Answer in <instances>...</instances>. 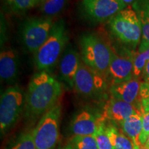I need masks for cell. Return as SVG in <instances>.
Returning a JSON list of instances; mask_svg holds the SVG:
<instances>
[{
    "label": "cell",
    "mask_w": 149,
    "mask_h": 149,
    "mask_svg": "<svg viewBox=\"0 0 149 149\" xmlns=\"http://www.w3.org/2000/svg\"><path fill=\"white\" fill-rule=\"evenodd\" d=\"M6 149H36L33 129L19 134L10 141Z\"/></svg>",
    "instance_id": "20"
},
{
    "label": "cell",
    "mask_w": 149,
    "mask_h": 149,
    "mask_svg": "<svg viewBox=\"0 0 149 149\" xmlns=\"http://www.w3.org/2000/svg\"><path fill=\"white\" fill-rule=\"evenodd\" d=\"M38 1H42V0H38Z\"/></svg>",
    "instance_id": "33"
},
{
    "label": "cell",
    "mask_w": 149,
    "mask_h": 149,
    "mask_svg": "<svg viewBox=\"0 0 149 149\" xmlns=\"http://www.w3.org/2000/svg\"><path fill=\"white\" fill-rule=\"evenodd\" d=\"M149 97V81H141L140 88L141 99Z\"/></svg>",
    "instance_id": "26"
},
{
    "label": "cell",
    "mask_w": 149,
    "mask_h": 149,
    "mask_svg": "<svg viewBox=\"0 0 149 149\" xmlns=\"http://www.w3.org/2000/svg\"><path fill=\"white\" fill-rule=\"evenodd\" d=\"M122 1L124 2V3H126V5L128 6V5H133L134 3L137 0H122Z\"/></svg>",
    "instance_id": "29"
},
{
    "label": "cell",
    "mask_w": 149,
    "mask_h": 149,
    "mask_svg": "<svg viewBox=\"0 0 149 149\" xmlns=\"http://www.w3.org/2000/svg\"><path fill=\"white\" fill-rule=\"evenodd\" d=\"M61 94V84L47 71L35 74L26 95V115L30 119L42 116L57 104Z\"/></svg>",
    "instance_id": "1"
},
{
    "label": "cell",
    "mask_w": 149,
    "mask_h": 149,
    "mask_svg": "<svg viewBox=\"0 0 149 149\" xmlns=\"http://www.w3.org/2000/svg\"><path fill=\"white\" fill-rule=\"evenodd\" d=\"M6 5L13 11H25L33 8L38 0H3Z\"/></svg>",
    "instance_id": "24"
},
{
    "label": "cell",
    "mask_w": 149,
    "mask_h": 149,
    "mask_svg": "<svg viewBox=\"0 0 149 149\" xmlns=\"http://www.w3.org/2000/svg\"><path fill=\"white\" fill-rule=\"evenodd\" d=\"M149 137V113H143L142 129L138 137V144L144 145Z\"/></svg>",
    "instance_id": "25"
},
{
    "label": "cell",
    "mask_w": 149,
    "mask_h": 149,
    "mask_svg": "<svg viewBox=\"0 0 149 149\" xmlns=\"http://www.w3.org/2000/svg\"><path fill=\"white\" fill-rule=\"evenodd\" d=\"M18 58L13 50H5L0 54V77L6 82H13L17 77Z\"/></svg>",
    "instance_id": "15"
},
{
    "label": "cell",
    "mask_w": 149,
    "mask_h": 149,
    "mask_svg": "<svg viewBox=\"0 0 149 149\" xmlns=\"http://www.w3.org/2000/svg\"><path fill=\"white\" fill-rule=\"evenodd\" d=\"M141 105L143 113H149V97L141 99Z\"/></svg>",
    "instance_id": "27"
},
{
    "label": "cell",
    "mask_w": 149,
    "mask_h": 149,
    "mask_svg": "<svg viewBox=\"0 0 149 149\" xmlns=\"http://www.w3.org/2000/svg\"><path fill=\"white\" fill-rule=\"evenodd\" d=\"M104 122L92 112L81 110L74 115L70 124V131L73 136L93 135L100 124Z\"/></svg>",
    "instance_id": "12"
},
{
    "label": "cell",
    "mask_w": 149,
    "mask_h": 149,
    "mask_svg": "<svg viewBox=\"0 0 149 149\" xmlns=\"http://www.w3.org/2000/svg\"><path fill=\"white\" fill-rule=\"evenodd\" d=\"M142 114L136 113L120 124L123 133L134 143H138V137L142 129Z\"/></svg>",
    "instance_id": "17"
},
{
    "label": "cell",
    "mask_w": 149,
    "mask_h": 149,
    "mask_svg": "<svg viewBox=\"0 0 149 149\" xmlns=\"http://www.w3.org/2000/svg\"><path fill=\"white\" fill-rule=\"evenodd\" d=\"M106 130L114 149H135L133 141L116 126L106 125Z\"/></svg>",
    "instance_id": "18"
},
{
    "label": "cell",
    "mask_w": 149,
    "mask_h": 149,
    "mask_svg": "<svg viewBox=\"0 0 149 149\" xmlns=\"http://www.w3.org/2000/svg\"><path fill=\"white\" fill-rule=\"evenodd\" d=\"M64 22L55 23L48 40L35 53V63L40 71L51 69L55 66L68 42Z\"/></svg>",
    "instance_id": "2"
},
{
    "label": "cell",
    "mask_w": 149,
    "mask_h": 149,
    "mask_svg": "<svg viewBox=\"0 0 149 149\" xmlns=\"http://www.w3.org/2000/svg\"><path fill=\"white\" fill-rule=\"evenodd\" d=\"M54 24L50 17L29 19L22 29V40L26 48L36 53L51 35Z\"/></svg>",
    "instance_id": "8"
},
{
    "label": "cell",
    "mask_w": 149,
    "mask_h": 149,
    "mask_svg": "<svg viewBox=\"0 0 149 149\" xmlns=\"http://www.w3.org/2000/svg\"><path fill=\"white\" fill-rule=\"evenodd\" d=\"M81 61L107 76L111 63L112 48L94 34H86L80 40Z\"/></svg>",
    "instance_id": "3"
},
{
    "label": "cell",
    "mask_w": 149,
    "mask_h": 149,
    "mask_svg": "<svg viewBox=\"0 0 149 149\" xmlns=\"http://www.w3.org/2000/svg\"><path fill=\"white\" fill-rule=\"evenodd\" d=\"M66 2V0H42L40 10L46 15H55L62 10Z\"/></svg>",
    "instance_id": "22"
},
{
    "label": "cell",
    "mask_w": 149,
    "mask_h": 149,
    "mask_svg": "<svg viewBox=\"0 0 149 149\" xmlns=\"http://www.w3.org/2000/svg\"><path fill=\"white\" fill-rule=\"evenodd\" d=\"M108 84L109 81L105 74L93 69L81 61L74 81L76 92L86 97H93L103 93Z\"/></svg>",
    "instance_id": "7"
},
{
    "label": "cell",
    "mask_w": 149,
    "mask_h": 149,
    "mask_svg": "<svg viewBox=\"0 0 149 149\" xmlns=\"http://www.w3.org/2000/svg\"><path fill=\"white\" fill-rule=\"evenodd\" d=\"M144 146H146V148L147 149H149V137H148V139H147L146 142V143H145Z\"/></svg>",
    "instance_id": "32"
},
{
    "label": "cell",
    "mask_w": 149,
    "mask_h": 149,
    "mask_svg": "<svg viewBox=\"0 0 149 149\" xmlns=\"http://www.w3.org/2000/svg\"><path fill=\"white\" fill-rule=\"evenodd\" d=\"M111 48V60L107 73L109 83L111 86L133 79L134 52L125 49L118 54Z\"/></svg>",
    "instance_id": "9"
},
{
    "label": "cell",
    "mask_w": 149,
    "mask_h": 149,
    "mask_svg": "<svg viewBox=\"0 0 149 149\" xmlns=\"http://www.w3.org/2000/svg\"><path fill=\"white\" fill-rule=\"evenodd\" d=\"M134 144H135V146L136 149H147L144 145L139 144L138 143H134Z\"/></svg>",
    "instance_id": "30"
},
{
    "label": "cell",
    "mask_w": 149,
    "mask_h": 149,
    "mask_svg": "<svg viewBox=\"0 0 149 149\" xmlns=\"http://www.w3.org/2000/svg\"><path fill=\"white\" fill-rule=\"evenodd\" d=\"M149 61V44L141 40L137 51L133 54V76L135 78L141 77L146 63Z\"/></svg>",
    "instance_id": "19"
},
{
    "label": "cell",
    "mask_w": 149,
    "mask_h": 149,
    "mask_svg": "<svg viewBox=\"0 0 149 149\" xmlns=\"http://www.w3.org/2000/svg\"><path fill=\"white\" fill-rule=\"evenodd\" d=\"M61 106L57 103L42 115L33 129L36 149H55L59 139Z\"/></svg>",
    "instance_id": "5"
},
{
    "label": "cell",
    "mask_w": 149,
    "mask_h": 149,
    "mask_svg": "<svg viewBox=\"0 0 149 149\" xmlns=\"http://www.w3.org/2000/svg\"><path fill=\"white\" fill-rule=\"evenodd\" d=\"M141 77L144 79V81H149V61L146 63L144 67V70L141 74Z\"/></svg>",
    "instance_id": "28"
},
{
    "label": "cell",
    "mask_w": 149,
    "mask_h": 149,
    "mask_svg": "<svg viewBox=\"0 0 149 149\" xmlns=\"http://www.w3.org/2000/svg\"><path fill=\"white\" fill-rule=\"evenodd\" d=\"M109 27L115 37L130 47L140 44L142 37L141 24L133 8L124 9L109 19Z\"/></svg>",
    "instance_id": "4"
},
{
    "label": "cell",
    "mask_w": 149,
    "mask_h": 149,
    "mask_svg": "<svg viewBox=\"0 0 149 149\" xmlns=\"http://www.w3.org/2000/svg\"><path fill=\"white\" fill-rule=\"evenodd\" d=\"M57 149H73V148H72L71 144H70V143H68V144L65 145V146L59 147V148H58Z\"/></svg>",
    "instance_id": "31"
},
{
    "label": "cell",
    "mask_w": 149,
    "mask_h": 149,
    "mask_svg": "<svg viewBox=\"0 0 149 149\" xmlns=\"http://www.w3.org/2000/svg\"><path fill=\"white\" fill-rule=\"evenodd\" d=\"M80 62L79 53L73 48H68L61 57L59 64L60 75L70 88H74V78Z\"/></svg>",
    "instance_id": "14"
},
{
    "label": "cell",
    "mask_w": 149,
    "mask_h": 149,
    "mask_svg": "<svg viewBox=\"0 0 149 149\" xmlns=\"http://www.w3.org/2000/svg\"><path fill=\"white\" fill-rule=\"evenodd\" d=\"M135 149H136V148H135Z\"/></svg>",
    "instance_id": "34"
},
{
    "label": "cell",
    "mask_w": 149,
    "mask_h": 149,
    "mask_svg": "<svg viewBox=\"0 0 149 149\" xmlns=\"http://www.w3.org/2000/svg\"><path fill=\"white\" fill-rule=\"evenodd\" d=\"M136 113H143V111L133 104L114 97H111L105 107V117L118 124Z\"/></svg>",
    "instance_id": "13"
},
{
    "label": "cell",
    "mask_w": 149,
    "mask_h": 149,
    "mask_svg": "<svg viewBox=\"0 0 149 149\" xmlns=\"http://www.w3.org/2000/svg\"><path fill=\"white\" fill-rule=\"evenodd\" d=\"M82 5L86 14L97 22L110 19L128 7L122 0H83Z\"/></svg>",
    "instance_id": "10"
},
{
    "label": "cell",
    "mask_w": 149,
    "mask_h": 149,
    "mask_svg": "<svg viewBox=\"0 0 149 149\" xmlns=\"http://www.w3.org/2000/svg\"><path fill=\"white\" fill-rule=\"evenodd\" d=\"M132 8L138 17L141 24V40L149 44V0H137Z\"/></svg>",
    "instance_id": "16"
},
{
    "label": "cell",
    "mask_w": 149,
    "mask_h": 149,
    "mask_svg": "<svg viewBox=\"0 0 149 149\" xmlns=\"http://www.w3.org/2000/svg\"><path fill=\"white\" fill-rule=\"evenodd\" d=\"M97 144L99 149H114L111 139L106 130V124L104 122L100 124L95 133L93 135Z\"/></svg>",
    "instance_id": "23"
},
{
    "label": "cell",
    "mask_w": 149,
    "mask_h": 149,
    "mask_svg": "<svg viewBox=\"0 0 149 149\" xmlns=\"http://www.w3.org/2000/svg\"><path fill=\"white\" fill-rule=\"evenodd\" d=\"M25 108V98L18 86H11L3 91L0 102V129L3 137L14 127Z\"/></svg>",
    "instance_id": "6"
},
{
    "label": "cell",
    "mask_w": 149,
    "mask_h": 149,
    "mask_svg": "<svg viewBox=\"0 0 149 149\" xmlns=\"http://www.w3.org/2000/svg\"><path fill=\"white\" fill-rule=\"evenodd\" d=\"M141 81L138 78H133L129 81L111 85L109 88L112 97L122 100L141 109L140 88Z\"/></svg>",
    "instance_id": "11"
},
{
    "label": "cell",
    "mask_w": 149,
    "mask_h": 149,
    "mask_svg": "<svg viewBox=\"0 0 149 149\" xmlns=\"http://www.w3.org/2000/svg\"><path fill=\"white\" fill-rule=\"evenodd\" d=\"M69 143L73 149H99L93 135L73 136Z\"/></svg>",
    "instance_id": "21"
}]
</instances>
